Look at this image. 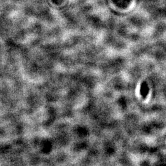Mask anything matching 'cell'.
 <instances>
[{"label": "cell", "instance_id": "cell-1", "mask_svg": "<svg viewBox=\"0 0 166 166\" xmlns=\"http://www.w3.org/2000/svg\"><path fill=\"white\" fill-rule=\"evenodd\" d=\"M148 93V86H147L146 84L144 82V83L142 84V87H141V94H142V95H144V97H145Z\"/></svg>", "mask_w": 166, "mask_h": 166}]
</instances>
